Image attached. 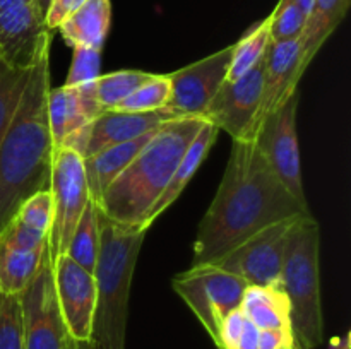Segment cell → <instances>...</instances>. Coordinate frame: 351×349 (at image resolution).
Masks as SVG:
<instances>
[{
    "mask_svg": "<svg viewBox=\"0 0 351 349\" xmlns=\"http://www.w3.org/2000/svg\"><path fill=\"white\" fill-rule=\"evenodd\" d=\"M312 216L274 174L254 140H233L221 183L199 222L192 266L215 263L261 229Z\"/></svg>",
    "mask_w": 351,
    "mask_h": 349,
    "instance_id": "obj_1",
    "label": "cell"
},
{
    "mask_svg": "<svg viewBox=\"0 0 351 349\" xmlns=\"http://www.w3.org/2000/svg\"><path fill=\"white\" fill-rule=\"evenodd\" d=\"M51 38L41 44L27 74L16 113L0 139V233L27 197L48 190L51 144L47 116Z\"/></svg>",
    "mask_w": 351,
    "mask_h": 349,
    "instance_id": "obj_2",
    "label": "cell"
},
{
    "mask_svg": "<svg viewBox=\"0 0 351 349\" xmlns=\"http://www.w3.org/2000/svg\"><path fill=\"white\" fill-rule=\"evenodd\" d=\"M204 123L201 116H180L158 127L149 142L106 188L98 204L99 211L120 224L146 229L144 218L163 194Z\"/></svg>",
    "mask_w": 351,
    "mask_h": 349,
    "instance_id": "obj_3",
    "label": "cell"
},
{
    "mask_svg": "<svg viewBox=\"0 0 351 349\" xmlns=\"http://www.w3.org/2000/svg\"><path fill=\"white\" fill-rule=\"evenodd\" d=\"M96 307L89 349H125L134 269L147 229L112 221L99 211Z\"/></svg>",
    "mask_w": 351,
    "mask_h": 349,
    "instance_id": "obj_4",
    "label": "cell"
},
{
    "mask_svg": "<svg viewBox=\"0 0 351 349\" xmlns=\"http://www.w3.org/2000/svg\"><path fill=\"white\" fill-rule=\"evenodd\" d=\"M319 255L321 228L312 216H305L288 235L281 267V289L290 301L295 349H315L324 341Z\"/></svg>",
    "mask_w": 351,
    "mask_h": 349,
    "instance_id": "obj_5",
    "label": "cell"
},
{
    "mask_svg": "<svg viewBox=\"0 0 351 349\" xmlns=\"http://www.w3.org/2000/svg\"><path fill=\"white\" fill-rule=\"evenodd\" d=\"M247 286L242 277L213 263L192 266L171 279L173 291L194 311L216 348H219V325L230 311L240 308Z\"/></svg>",
    "mask_w": 351,
    "mask_h": 349,
    "instance_id": "obj_6",
    "label": "cell"
},
{
    "mask_svg": "<svg viewBox=\"0 0 351 349\" xmlns=\"http://www.w3.org/2000/svg\"><path fill=\"white\" fill-rule=\"evenodd\" d=\"M50 192L53 198V221L48 233V253L55 260L67 252L75 226L91 201L81 154L65 146L55 147Z\"/></svg>",
    "mask_w": 351,
    "mask_h": 349,
    "instance_id": "obj_7",
    "label": "cell"
},
{
    "mask_svg": "<svg viewBox=\"0 0 351 349\" xmlns=\"http://www.w3.org/2000/svg\"><path fill=\"white\" fill-rule=\"evenodd\" d=\"M305 216L283 219L247 238L213 266L242 277L249 286L281 287L285 246L295 222Z\"/></svg>",
    "mask_w": 351,
    "mask_h": 349,
    "instance_id": "obj_8",
    "label": "cell"
},
{
    "mask_svg": "<svg viewBox=\"0 0 351 349\" xmlns=\"http://www.w3.org/2000/svg\"><path fill=\"white\" fill-rule=\"evenodd\" d=\"M298 101L300 94L295 92L281 108L271 113L261 125L254 142L281 183L302 205L308 207L297 135Z\"/></svg>",
    "mask_w": 351,
    "mask_h": 349,
    "instance_id": "obj_9",
    "label": "cell"
},
{
    "mask_svg": "<svg viewBox=\"0 0 351 349\" xmlns=\"http://www.w3.org/2000/svg\"><path fill=\"white\" fill-rule=\"evenodd\" d=\"M24 322V349H81L62 318L53 287V266L51 259L45 260L43 267L33 283L19 294Z\"/></svg>",
    "mask_w": 351,
    "mask_h": 349,
    "instance_id": "obj_10",
    "label": "cell"
},
{
    "mask_svg": "<svg viewBox=\"0 0 351 349\" xmlns=\"http://www.w3.org/2000/svg\"><path fill=\"white\" fill-rule=\"evenodd\" d=\"M266 55L237 81H225L209 101L202 118L225 130L233 140H252V127L263 98Z\"/></svg>",
    "mask_w": 351,
    "mask_h": 349,
    "instance_id": "obj_11",
    "label": "cell"
},
{
    "mask_svg": "<svg viewBox=\"0 0 351 349\" xmlns=\"http://www.w3.org/2000/svg\"><path fill=\"white\" fill-rule=\"evenodd\" d=\"M233 44L168 74L170 99L167 108L177 116H201L228 75Z\"/></svg>",
    "mask_w": 351,
    "mask_h": 349,
    "instance_id": "obj_12",
    "label": "cell"
},
{
    "mask_svg": "<svg viewBox=\"0 0 351 349\" xmlns=\"http://www.w3.org/2000/svg\"><path fill=\"white\" fill-rule=\"evenodd\" d=\"M173 118H180V116L170 112L167 106L158 112L147 113H127L110 109V112H103L88 125L67 137L62 146L75 151L84 159L105 147L127 142V140L137 139L147 132H153L165 122Z\"/></svg>",
    "mask_w": 351,
    "mask_h": 349,
    "instance_id": "obj_13",
    "label": "cell"
},
{
    "mask_svg": "<svg viewBox=\"0 0 351 349\" xmlns=\"http://www.w3.org/2000/svg\"><path fill=\"white\" fill-rule=\"evenodd\" d=\"M53 287L62 318L79 344H89L96 307L95 274L82 269L67 253L51 260Z\"/></svg>",
    "mask_w": 351,
    "mask_h": 349,
    "instance_id": "obj_14",
    "label": "cell"
},
{
    "mask_svg": "<svg viewBox=\"0 0 351 349\" xmlns=\"http://www.w3.org/2000/svg\"><path fill=\"white\" fill-rule=\"evenodd\" d=\"M300 41H281L269 43L266 51V68H264L263 98L259 112L252 127V140L256 139L264 120L285 105L295 92H298L300 72Z\"/></svg>",
    "mask_w": 351,
    "mask_h": 349,
    "instance_id": "obj_15",
    "label": "cell"
},
{
    "mask_svg": "<svg viewBox=\"0 0 351 349\" xmlns=\"http://www.w3.org/2000/svg\"><path fill=\"white\" fill-rule=\"evenodd\" d=\"M103 113L91 82L79 86H60L48 91L47 116L51 144L60 147L67 137Z\"/></svg>",
    "mask_w": 351,
    "mask_h": 349,
    "instance_id": "obj_16",
    "label": "cell"
},
{
    "mask_svg": "<svg viewBox=\"0 0 351 349\" xmlns=\"http://www.w3.org/2000/svg\"><path fill=\"white\" fill-rule=\"evenodd\" d=\"M218 132L219 130L216 129L215 125H211V123L206 122L204 125H202V129L199 130L197 135L194 137V140L191 142L189 149L185 151L184 157H182L180 163H178L177 170H175L173 174H171L170 181H168L163 194L160 195V198L154 202L153 207L149 209V212H147L146 218H144V222H143L144 228L149 229L151 224H153V222L156 221V219L160 218V216L163 214V212L167 211L173 202H177V198L180 197V194L184 192V188L187 187L189 181L194 178L195 171L199 170L202 161L208 157L213 144L216 142Z\"/></svg>",
    "mask_w": 351,
    "mask_h": 349,
    "instance_id": "obj_17",
    "label": "cell"
},
{
    "mask_svg": "<svg viewBox=\"0 0 351 349\" xmlns=\"http://www.w3.org/2000/svg\"><path fill=\"white\" fill-rule=\"evenodd\" d=\"M153 133L154 130L137 137V139L105 147V149L98 151L93 156L84 157V171L89 197H91L93 202H96V205L99 204L103 194L112 185V181L129 166L130 161L149 142Z\"/></svg>",
    "mask_w": 351,
    "mask_h": 349,
    "instance_id": "obj_18",
    "label": "cell"
},
{
    "mask_svg": "<svg viewBox=\"0 0 351 349\" xmlns=\"http://www.w3.org/2000/svg\"><path fill=\"white\" fill-rule=\"evenodd\" d=\"M112 23V3L110 0H86L82 5L72 10L57 29L65 43L74 47H89L101 50L108 36Z\"/></svg>",
    "mask_w": 351,
    "mask_h": 349,
    "instance_id": "obj_19",
    "label": "cell"
},
{
    "mask_svg": "<svg viewBox=\"0 0 351 349\" xmlns=\"http://www.w3.org/2000/svg\"><path fill=\"white\" fill-rule=\"evenodd\" d=\"M350 9V0H314L311 14L300 36V72L305 74L308 65L321 51L326 41L338 29Z\"/></svg>",
    "mask_w": 351,
    "mask_h": 349,
    "instance_id": "obj_20",
    "label": "cell"
},
{
    "mask_svg": "<svg viewBox=\"0 0 351 349\" xmlns=\"http://www.w3.org/2000/svg\"><path fill=\"white\" fill-rule=\"evenodd\" d=\"M240 308L259 331L291 328L290 301L281 287L247 286Z\"/></svg>",
    "mask_w": 351,
    "mask_h": 349,
    "instance_id": "obj_21",
    "label": "cell"
},
{
    "mask_svg": "<svg viewBox=\"0 0 351 349\" xmlns=\"http://www.w3.org/2000/svg\"><path fill=\"white\" fill-rule=\"evenodd\" d=\"M48 257V246L34 252H23L0 245V293H23L38 276Z\"/></svg>",
    "mask_w": 351,
    "mask_h": 349,
    "instance_id": "obj_22",
    "label": "cell"
},
{
    "mask_svg": "<svg viewBox=\"0 0 351 349\" xmlns=\"http://www.w3.org/2000/svg\"><path fill=\"white\" fill-rule=\"evenodd\" d=\"M99 207L96 202L89 201L74 229L71 242L67 246V255L75 263L95 274L96 262L99 253Z\"/></svg>",
    "mask_w": 351,
    "mask_h": 349,
    "instance_id": "obj_23",
    "label": "cell"
},
{
    "mask_svg": "<svg viewBox=\"0 0 351 349\" xmlns=\"http://www.w3.org/2000/svg\"><path fill=\"white\" fill-rule=\"evenodd\" d=\"M269 38V16L254 27H250L235 44H233L232 64H230L226 81H237L245 75L261 58L266 55Z\"/></svg>",
    "mask_w": 351,
    "mask_h": 349,
    "instance_id": "obj_24",
    "label": "cell"
},
{
    "mask_svg": "<svg viewBox=\"0 0 351 349\" xmlns=\"http://www.w3.org/2000/svg\"><path fill=\"white\" fill-rule=\"evenodd\" d=\"M153 74L143 70H117L110 74L98 75L93 81L95 94L98 103L101 105L103 112H110L115 108L120 101L132 94L139 86L149 81Z\"/></svg>",
    "mask_w": 351,
    "mask_h": 349,
    "instance_id": "obj_25",
    "label": "cell"
},
{
    "mask_svg": "<svg viewBox=\"0 0 351 349\" xmlns=\"http://www.w3.org/2000/svg\"><path fill=\"white\" fill-rule=\"evenodd\" d=\"M170 99V79L168 75H156L127 96L113 109L127 113H147L165 108Z\"/></svg>",
    "mask_w": 351,
    "mask_h": 349,
    "instance_id": "obj_26",
    "label": "cell"
},
{
    "mask_svg": "<svg viewBox=\"0 0 351 349\" xmlns=\"http://www.w3.org/2000/svg\"><path fill=\"white\" fill-rule=\"evenodd\" d=\"M29 68L10 67L0 58V139L5 133L27 82Z\"/></svg>",
    "mask_w": 351,
    "mask_h": 349,
    "instance_id": "obj_27",
    "label": "cell"
},
{
    "mask_svg": "<svg viewBox=\"0 0 351 349\" xmlns=\"http://www.w3.org/2000/svg\"><path fill=\"white\" fill-rule=\"evenodd\" d=\"M307 16L293 0H280L269 16L271 43L300 40Z\"/></svg>",
    "mask_w": 351,
    "mask_h": 349,
    "instance_id": "obj_28",
    "label": "cell"
},
{
    "mask_svg": "<svg viewBox=\"0 0 351 349\" xmlns=\"http://www.w3.org/2000/svg\"><path fill=\"white\" fill-rule=\"evenodd\" d=\"M0 349H24V322L19 294L0 293Z\"/></svg>",
    "mask_w": 351,
    "mask_h": 349,
    "instance_id": "obj_29",
    "label": "cell"
},
{
    "mask_svg": "<svg viewBox=\"0 0 351 349\" xmlns=\"http://www.w3.org/2000/svg\"><path fill=\"white\" fill-rule=\"evenodd\" d=\"M14 218L48 235L51 228V221H53V198H51L50 188L40 190L31 195V197H27L21 204V207L17 209Z\"/></svg>",
    "mask_w": 351,
    "mask_h": 349,
    "instance_id": "obj_30",
    "label": "cell"
},
{
    "mask_svg": "<svg viewBox=\"0 0 351 349\" xmlns=\"http://www.w3.org/2000/svg\"><path fill=\"white\" fill-rule=\"evenodd\" d=\"M0 245L14 250H23V252H34V250L47 248L48 235L24 224L17 218H12L0 233Z\"/></svg>",
    "mask_w": 351,
    "mask_h": 349,
    "instance_id": "obj_31",
    "label": "cell"
},
{
    "mask_svg": "<svg viewBox=\"0 0 351 349\" xmlns=\"http://www.w3.org/2000/svg\"><path fill=\"white\" fill-rule=\"evenodd\" d=\"M101 50L89 47H74L71 68L64 86H79L95 81L99 75Z\"/></svg>",
    "mask_w": 351,
    "mask_h": 349,
    "instance_id": "obj_32",
    "label": "cell"
},
{
    "mask_svg": "<svg viewBox=\"0 0 351 349\" xmlns=\"http://www.w3.org/2000/svg\"><path fill=\"white\" fill-rule=\"evenodd\" d=\"M247 317L242 311V308L230 311L223 318L219 325V348L218 349H235L240 335H242L243 327H245Z\"/></svg>",
    "mask_w": 351,
    "mask_h": 349,
    "instance_id": "obj_33",
    "label": "cell"
},
{
    "mask_svg": "<svg viewBox=\"0 0 351 349\" xmlns=\"http://www.w3.org/2000/svg\"><path fill=\"white\" fill-rule=\"evenodd\" d=\"M259 349H295L291 328H267L259 332Z\"/></svg>",
    "mask_w": 351,
    "mask_h": 349,
    "instance_id": "obj_34",
    "label": "cell"
},
{
    "mask_svg": "<svg viewBox=\"0 0 351 349\" xmlns=\"http://www.w3.org/2000/svg\"><path fill=\"white\" fill-rule=\"evenodd\" d=\"M72 5H74V0H51L47 17H45L48 29H57L58 24L72 12Z\"/></svg>",
    "mask_w": 351,
    "mask_h": 349,
    "instance_id": "obj_35",
    "label": "cell"
},
{
    "mask_svg": "<svg viewBox=\"0 0 351 349\" xmlns=\"http://www.w3.org/2000/svg\"><path fill=\"white\" fill-rule=\"evenodd\" d=\"M259 328L247 318L245 327H243L235 349H259Z\"/></svg>",
    "mask_w": 351,
    "mask_h": 349,
    "instance_id": "obj_36",
    "label": "cell"
},
{
    "mask_svg": "<svg viewBox=\"0 0 351 349\" xmlns=\"http://www.w3.org/2000/svg\"><path fill=\"white\" fill-rule=\"evenodd\" d=\"M329 349H351V341H350V332H346L343 337H332Z\"/></svg>",
    "mask_w": 351,
    "mask_h": 349,
    "instance_id": "obj_37",
    "label": "cell"
},
{
    "mask_svg": "<svg viewBox=\"0 0 351 349\" xmlns=\"http://www.w3.org/2000/svg\"><path fill=\"white\" fill-rule=\"evenodd\" d=\"M293 2L297 3V5L304 10L305 16L308 17V14H311L312 10V5H314V0H293Z\"/></svg>",
    "mask_w": 351,
    "mask_h": 349,
    "instance_id": "obj_38",
    "label": "cell"
},
{
    "mask_svg": "<svg viewBox=\"0 0 351 349\" xmlns=\"http://www.w3.org/2000/svg\"><path fill=\"white\" fill-rule=\"evenodd\" d=\"M51 0H38V5H40L41 12L45 14V17H47V12H48V7H50Z\"/></svg>",
    "mask_w": 351,
    "mask_h": 349,
    "instance_id": "obj_39",
    "label": "cell"
},
{
    "mask_svg": "<svg viewBox=\"0 0 351 349\" xmlns=\"http://www.w3.org/2000/svg\"><path fill=\"white\" fill-rule=\"evenodd\" d=\"M82 346H84V344H82ZM82 349V348H81ZM86 349H89V344H86Z\"/></svg>",
    "mask_w": 351,
    "mask_h": 349,
    "instance_id": "obj_40",
    "label": "cell"
}]
</instances>
